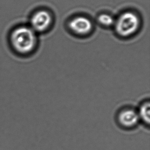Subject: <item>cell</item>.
I'll use <instances>...</instances> for the list:
<instances>
[{"label":"cell","instance_id":"8992f818","mask_svg":"<svg viewBox=\"0 0 150 150\" xmlns=\"http://www.w3.org/2000/svg\"><path fill=\"white\" fill-rule=\"evenodd\" d=\"M149 100L143 102L139 107L137 111L139 120L147 124H150V105Z\"/></svg>","mask_w":150,"mask_h":150},{"label":"cell","instance_id":"3957f363","mask_svg":"<svg viewBox=\"0 0 150 150\" xmlns=\"http://www.w3.org/2000/svg\"><path fill=\"white\" fill-rule=\"evenodd\" d=\"M68 28L73 35L77 37H86L91 34L93 30V24L87 17L77 16L69 21Z\"/></svg>","mask_w":150,"mask_h":150},{"label":"cell","instance_id":"6da1fadb","mask_svg":"<svg viewBox=\"0 0 150 150\" xmlns=\"http://www.w3.org/2000/svg\"><path fill=\"white\" fill-rule=\"evenodd\" d=\"M11 43L15 50L22 54L32 52L38 43L37 33L31 28L21 27L13 31Z\"/></svg>","mask_w":150,"mask_h":150},{"label":"cell","instance_id":"7a4b0ae2","mask_svg":"<svg viewBox=\"0 0 150 150\" xmlns=\"http://www.w3.org/2000/svg\"><path fill=\"white\" fill-rule=\"evenodd\" d=\"M140 21L135 13L127 11L122 13L115 21L114 28L118 37L127 39L134 36L140 28Z\"/></svg>","mask_w":150,"mask_h":150},{"label":"cell","instance_id":"5b68a950","mask_svg":"<svg viewBox=\"0 0 150 150\" xmlns=\"http://www.w3.org/2000/svg\"><path fill=\"white\" fill-rule=\"evenodd\" d=\"M118 119L120 124L126 127L135 126L139 120L137 111L131 108H127L120 112Z\"/></svg>","mask_w":150,"mask_h":150},{"label":"cell","instance_id":"277c9868","mask_svg":"<svg viewBox=\"0 0 150 150\" xmlns=\"http://www.w3.org/2000/svg\"><path fill=\"white\" fill-rule=\"evenodd\" d=\"M52 17L50 13L45 10L36 12L31 20V28L35 33H44L48 30L52 26Z\"/></svg>","mask_w":150,"mask_h":150},{"label":"cell","instance_id":"52a82bcc","mask_svg":"<svg viewBox=\"0 0 150 150\" xmlns=\"http://www.w3.org/2000/svg\"><path fill=\"white\" fill-rule=\"evenodd\" d=\"M98 20L101 26L105 27L113 26L115 21L113 16L105 13L100 15L98 17Z\"/></svg>","mask_w":150,"mask_h":150}]
</instances>
